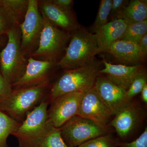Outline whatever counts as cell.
Returning a JSON list of instances; mask_svg holds the SVG:
<instances>
[{
	"label": "cell",
	"mask_w": 147,
	"mask_h": 147,
	"mask_svg": "<svg viewBox=\"0 0 147 147\" xmlns=\"http://www.w3.org/2000/svg\"><path fill=\"white\" fill-rule=\"evenodd\" d=\"M7 41V35H0V47H3L4 45L6 44Z\"/></svg>",
	"instance_id": "obj_33"
},
{
	"label": "cell",
	"mask_w": 147,
	"mask_h": 147,
	"mask_svg": "<svg viewBox=\"0 0 147 147\" xmlns=\"http://www.w3.org/2000/svg\"><path fill=\"white\" fill-rule=\"evenodd\" d=\"M112 0H101L94 23L92 25V32L95 34L99 29L108 23Z\"/></svg>",
	"instance_id": "obj_24"
},
{
	"label": "cell",
	"mask_w": 147,
	"mask_h": 147,
	"mask_svg": "<svg viewBox=\"0 0 147 147\" xmlns=\"http://www.w3.org/2000/svg\"><path fill=\"white\" fill-rule=\"evenodd\" d=\"M26 71L20 79L12 86V90H18L38 86L53 80V75L58 70L56 63L37 60L29 57Z\"/></svg>",
	"instance_id": "obj_10"
},
{
	"label": "cell",
	"mask_w": 147,
	"mask_h": 147,
	"mask_svg": "<svg viewBox=\"0 0 147 147\" xmlns=\"http://www.w3.org/2000/svg\"><path fill=\"white\" fill-rule=\"evenodd\" d=\"M142 114L141 108L136 103L129 101L116 113L110 125L115 129L119 137L124 141L140 123Z\"/></svg>",
	"instance_id": "obj_13"
},
{
	"label": "cell",
	"mask_w": 147,
	"mask_h": 147,
	"mask_svg": "<svg viewBox=\"0 0 147 147\" xmlns=\"http://www.w3.org/2000/svg\"><path fill=\"white\" fill-rule=\"evenodd\" d=\"M7 41L0 53V73L12 86L22 77L28 63L21 45V31L19 25L6 34Z\"/></svg>",
	"instance_id": "obj_4"
},
{
	"label": "cell",
	"mask_w": 147,
	"mask_h": 147,
	"mask_svg": "<svg viewBox=\"0 0 147 147\" xmlns=\"http://www.w3.org/2000/svg\"><path fill=\"white\" fill-rule=\"evenodd\" d=\"M44 25V19L40 13L37 0H29L25 19L19 25L21 31V49L28 59L38 47Z\"/></svg>",
	"instance_id": "obj_8"
},
{
	"label": "cell",
	"mask_w": 147,
	"mask_h": 147,
	"mask_svg": "<svg viewBox=\"0 0 147 147\" xmlns=\"http://www.w3.org/2000/svg\"><path fill=\"white\" fill-rule=\"evenodd\" d=\"M127 26L123 20L118 19L101 27L95 34L99 53H105L113 43L121 39Z\"/></svg>",
	"instance_id": "obj_16"
},
{
	"label": "cell",
	"mask_w": 147,
	"mask_h": 147,
	"mask_svg": "<svg viewBox=\"0 0 147 147\" xmlns=\"http://www.w3.org/2000/svg\"></svg>",
	"instance_id": "obj_34"
},
{
	"label": "cell",
	"mask_w": 147,
	"mask_h": 147,
	"mask_svg": "<svg viewBox=\"0 0 147 147\" xmlns=\"http://www.w3.org/2000/svg\"><path fill=\"white\" fill-rule=\"evenodd\" d=\"M104 68L100 69L99 74H105L116 86L126 91L135 78L144 71L141 66H129L125 65H114L108 62L103 59Z\"/></svg>",
	"instance_id": "obj_14"
},
{
	"label": "cell",
	"mask_w": 147,
	"mask_h": 147,
	"mask_svg": "<svg viewBox=\"0 0 147 147\" xmlns=\"http://www.w3.org/2000/svg\"><path fill=\"white\" fill-rule=\"evenodd\" d=\"M18 25H20L13 13L0 2V35H6Z\"/></svg>",
	"instance_id": "obj_22"
},
{
	"label": "cell",
	"mask_w": 147,
	"mask_h": 147,
	"mask_svg": "<svg viewBox=\"0 0 147 147\" xmlns=\"http://www.w3.org/2000/svg\"><path fill=\"white\" fill-rule=\"evenodd\" d=\"M141 93V98L142 100L146 104L147 103V84L144 86L142 89Z\"/></svg>",
	"instance_id": "obj_32"
},
{
	"label": "cell",
	"mask_w": 147,
	"mask_h": 147,
	"mask_svg": "<svg viewBox=\"0 0 147 147\" xmlns=\"http://www.w3.org/2000/svg\"><path fill=\"white\" fill-rule=\"evenodd\" d=\"M94 87L102 101L115 115L125 104L126 91L113 83L106 76H98Z\"/></svg>",
	"instance_id": "obj_15"
},
{
	"label": "cell",
	"mask_w": 147,
	"mask_h": 147,
	"mask_svg": "<svg viewBox=\"0 0 147 147\" xmlns=\"http://www.w3.org/2000/svg\"><path fill=\"white\" fill-rule=\"evenodd\" d=\"M13 13L19 25L23 23L28 11L29 0H0Z\"/></svg>",
	"instance_id": "obj_23"
},
{
	"label": "cell",
	"mask_w": 147,
	"mask_h": 147,
	"mask_svg": "<svg viewBox=\"0 0 147 147\" xmlns=\"http://www.w3.org/2000/svg\"><path fill=\"white\" fill-rule=\"evenodd\" d=\"M144 55L146 57L147 55V34L139 40L137 44Z\"/></svg>",
	"instance_id": "obj_31"
},
{
	"label": "cell",
	"mask_w": 147,
	"mask_h": 147,
	"mask_svg": "<svg viewBox=\"0 0 147 147\" xmlns=\"http://www.w3.org/2000/svg\"><path fill=\"white\" fill-rule=\"evenodd\" d=\"M37 1L40 13L48 23L70 33L81 28L73 11L60 8L51 0Z\"/></svg>",
	"instance_id": "obj_12"
},
{
	"label": "cell",
	"mask_w": 147,
	"mask_h": 147,
	"mask_svg": "<svg viewBox=\"0 0 147 147\" xmlns=\"http://www.w3.org/2000/svg\"><path fill=\"white\" fill-rule=\"evenodd\" d=\"M21 124L0 110V147H8L7 138L16 132Z\"/></svg>",
	"instance_id": "obj_19"
},
{
	"label": "cell",
	"mask_w": 147,
	"mask_h": 147,
	"mask_svg": "<svg viewBox=\"0 0 147 147\" xmlns=\"http://www.w3.org/2000/svg\"><path fill=\"white\" fill-rule=\"evenodd\" d=\"M86 93L73 92L62 95L50 102L47 110L49 122L56 128H60L78 114L79 105Z\"/></svg>",
	"instance_id": "obj_9"
},
{
	"label": "cell",
	"mask_w": 147,
	"mask_h": 147,
	"mask_svg": "<svg viewBox=\"0 0 147 147\" xmlns=\"http://www.w3.org/2000/svg\"><path fill=\"white\" fill-rule=\"evenodd\" d=\"M12 90L11 86L6 82L0 73V102L8 96Z\"/></svg>",
	"instance_id": "obj_29"
},
{
	"label": "cell",
	"mask_w": 147,
	"mask_h": 147,
	"mask_svg": "<svg viewBox=\"0 0 147 147\" xmlns=\"http://www.w3.org/2000/svg\"><path fill=\"white\" fill-rule=\"evenodd\" d=\"M118 140L110 134H104L87 141L77 147H117Z\"/></svg>",
	"instance_id": "obj_26"
},
{
	"label": "cell",
	"mask_w": 147,
	"mask_h": 147,
	"mask_svg": "<svg viewBox=\"0 0 147 147\" xmlns=\"http://www.w3.org/2000/svg\"><path fill=\"white\" fill-rule=\"evenodd\" d=\"M147 82V74L145 71L138 75L125 92V102L131 101L135 96L140 93Z\"/></svg>",
	"instance_id": "obj_25"
},
{
	"label": "cell",
	"mask_w": 147,
	"mask_h": 147,
	"mask_svg": "<svg viewBox=\"0 0 147 147\" xmlns=\"http://www.w3.org/2000/svg\"><path fill=\"white\" fill-rule=\"evenodd\" d=\"M59 129L62 138L67 146L77 147L91 139L106 134L107 129L93 121L76 115Z\"/></svg>",
	"instance_id": "obj_7"
},
{
	"label": "cell",
	"mask_w": 147,
	"mask_h": 147,
	"mask_svg": "<svg viewBox=\"0 0 147 147\" xmlns=\"http://www.w3.org/2000/svg\"><path fill=\"white\" fill-rule=\"evenodd\" d=\"M49 102L42 101L28 114L16 132L19 147H34L52 125L47 115Z\"/></svg>",
	"instance_id": "obj_5"
},
{
	"label": "cell",
	"mask_w": 147,
	"mask_h": 147,
	"mask_svg": "<svg viewBox=\"0 0 147 147\" xmlns=\"http://www.w3.org/2000/svg\"><path fill=\"white\" fill-rule=\"evenodd\" d=\"M147 34V20L128 25L121 39L138 44L139 40Z\"/></svg>",
	"instance_id": "obj_21"
},
{
	"label": "cell",
	"mask_w": 147,
	"mask_h": 147,
	"mask_svg": "<svg viewBox=\"0 0 147 147\" xmlns=\"http://www.w3.org/2000/svg\"><path fill=\"white\" fill-rule=\"evenodd\" d=\"M99 53L96 34L81 27L71 33L65 53L56 67L57 70L78 68L92 62Z\"/></svg>",
	"instance_id": "obj_2"
},
{
	"label": "cell",
	"mask_w": 147,
	"mask_h": 147,
	"mask_svg": "<svg viewBox=\"0 0 147 147\" xmlns=\"http://www.w3.org/2000/svg\"><path fill=\"white\" fill-rule=\"evenodd\" d=\"M52 81L36 86L13 90L0 102V110L22 123L30 112L42 101L47 100Z\"/></svg>",
	"instance_id": "obj_3"
},
{
	"label": "cell",
	"mask_w": 147,
	"mask_h": 147,
	"mask_svg": "<svg viewBox=\"0 0 147 147\" xmlns=\"http://www.w3.org/2000/svg\"><path fill=\"white\" fill-rule=\"evenodd\" d=\"M118 19L123 20L127 25L147 20V0L129 1L122 12L115 20Z\"/></svg>",
	"instance_id": "obj_18"
},
{
	"label": "cell",
	"mask_w": 147,
	"mask_h": 147,
	"mask_svg": "<svg viewBox=\"0 0 147 147\" xmlns=\"http://www.w3.org/2000/svg\"><path fill=\"white\" fill-rule=\"evenodd\" d=\"M96 61L73 69L64 70L55 81L52 80L47 97L49 104L59 96L73 92L86 93L94 86L100 69Z\"/></svg>",
	"instance_id": "obj_1"
},
{
	"label": "cell",
	"mask_w": 147,
	"mask_h": 147,
	"mask_svg": "<svg viewBox=\"0 0 147 147\" xmlns=\"http://www.w3.org/2000/svg\"><path fill=\"white\" fill-rule=\"evenodd\" d=\"M71 35L70 33L58 28L44 19L38 47L30 57L37 60L57 63L64 55Z\"/></svg>",
	"instance_id": "obj_6"
},
{
	"label": "cell",
	"mask_w": 147,
	"mask_h": 147,
	"mask_svg": "<svg viewBox=\"0 0 147 147\" xmlns=\"http://www.w3.org/2000/svg\"><path fill=\"white\" fill-rule=\"evenodd\" d=\"M52 2L56 5L65 10L73 11L74 5L73 0H51Z\"/></svg>",
	"instance_id": "obj_30"
},
{
	"label": "cell",
	"mask_w": 147,
	"mask_h": 147,
	"mask_svg": "<svg viewBox=\"0 0 147 147\" xmlns=\"http://www.w3.org/2000/svg\"><path fill=\"white\" fill-rule=\"evenodd\" d=\"M129 2L128 0H112V5L109 18L115 20L120 14Z\"/></svg>",
	"instance_id": "obj_28"
},
{
	"label": "cell",
	"mask_w": 147,
	"mask_h": 147,
	"mask_svg": "<svg viewBox=\"0 0 147 147\" xmlns=\"http://www.w3.org/2000/svg\"><path fill=\"white\" fill-rule=\"evenodd\" d=\"M77 115L93 121L107 129V125L113 114L100 98L94 86L83 96Z\"/></svg>",
	"instance_id": "obj_11"
},
{
	"label": "cell",
	"mask_w": 147,
	"mask_h": 147,
	"mask_svg": "<svg viewBox=\"0 0 147 147\" xmlns=\"http://www.w3.org/2000/svg\"><path fill=\"white\" fill-rule=\"evenodd\" d=\"M105 53L111 54L123 63H139L146 57L137 44L122 39L113 43Z\"/></svg>",
	"instance_id": "obj_17"
},
{
	"label": "cell",
	"mask_w": 147,
	"mask_h": 147,
	"mask_svg": "<svg viewBox=\"0 0 147 147\" xmlns=\"http://www.w3.org/2000/svg\"><path fill=\"white\" fill-rule=\"evenodd\" d=\"M117 146L120 147H147V127L136 140L130 142L118 141Z\"/></svg>",
	"instance_id": "obj_27"
},
{
	"label": "cell",
	"mask_w": 147,
	"mask_h": 147,
	"mask_svg": "<svg viewBox=\"0 0 147 147\" xmlns=\"http://www.w3.org/2000/svg\"><path fill=\"white\" fill-rule=\"evenodd\" d=\"M34 147H68L61 136L59 128L52 126Z\"/></svg>",
	"instance_id": "obj_20"
}]
</instances>
